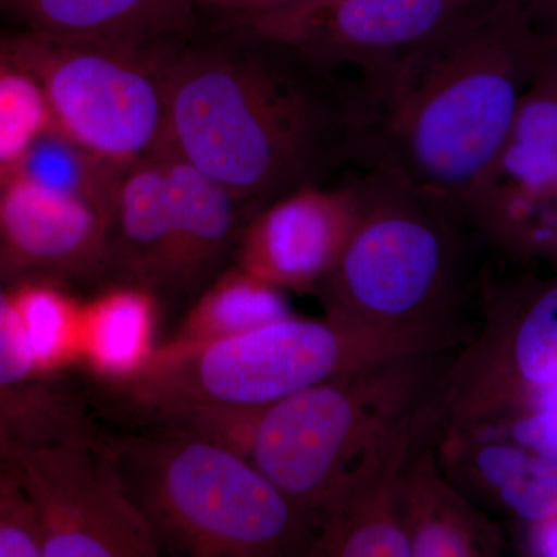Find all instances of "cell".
<instances>
[{
	"label": "cell",
	"mask_w": 557,
	"mask_h": 557,
	"mask_svg": "<svg viewBox=\"0 0 557 557\" xmlns=\"http://www.w3.org/2000/svg\"><path fill=\"white\" fill-rule=\"evenodd\" d=\"M295 2L298 0H196L201 13L211 14L212 24L258 16Z\"/></svg>",
	"instance_id": "cell-27"
},
{
	"label": "cell",
	"mask_w": 557,
	"mask_h": 557,
	"mask_svg": "<svg viewBox=\"0 0 557 557\" xmlns=\"http://www.w3.org/2000/svg\"><path fill=\"white\" fill-rule=\"evenodd\" d=\"M106 212L0 172V277L69 285L106 277Z\"/></svg>",
	"instance_id": "cell-11"
},
{
	"label": "cell",
	"mask_w": 557,
	"mask_h": 557,
	"mask_svg": "<svg viewBox=\"0 0 557 557\" xmlns=\"http://www.w3.org/2000/svg\"><path fill=\"white\" fill-rule=\"evenodd\" d=\"M62 287L51 282L10 287L25 346L40 372L51 379L79 359L81 306Z\"/></svg>",
	"instance_id": "cell-22"
},
{
	"label": "cell",
	"mask_w": 557,
	"mask_h": 557,
	"mask_svg": "<svg viewBox=\"0 0 557 557\" xmlns=\"http://www.w3.org/2000/svg\"><path fill=\"white\" fill-rule=\"evenodd\" d=\"M442 386L388 423L344 472L319 515L309 556L410 557L397 516L399 475L410 454L438 434Z\"/></svg>",
	"instance_id": "cell-10"
},
{
	"label": "cell",
	"mask_w": 557,
	"mask_h": 557,
	"mask_svg": "<svg viewBox=\"0 0 557 557\" xmlns=\"http://www.w3.org/2000/svg\"><path fill=\"white\" fill-rule=\"evenodd\" d=\"M123 168L100 159L50 127L32 143L13 170L44 188L87 201L108 212Z\"/></svg>",
	"instance_id": "cell-23"
},
{
	"label": "cell",
	"mask_w": 557,
	"mask_h": 557,
	"mask_svg": "<svg viewBox=\"0 0 557 557\" xmlns=\"http://www.w3.org/2000/svg\"><path fill=\"white\" fill-rule=\"evenodd\" d=\"M511 442L557 460V406L534 409L516 418L509 428Z\"/></svg>",
	"instance_id": "cell-26"
},
{
	"label": "cell",
	"mask_w": 557,
	"mask_h": 557,
	"mask_svg": "<svg viewBox=\"0 0 557 557\" xmlns=\"http://www.w3.org/2000/svg\"><path fill=\"white\" fill-rule=\"evenodd\" d=\"M555 53L525 0H494L401 60L364 73L357 79L355 168L391 175L467 219L523 95Z\"/></svg>",
	"instance_id": "cell-2"
},
{
	"label": "cell",
	"mask_w": 557,
	"mask_h": 557,
	"mask_svg": "<svg viewBox=\"0 0 557 557\" xmlns=\"http://www.w3.org/2000/svg\"><path fill=\"white\" fill-rule=\"evenodd\" d=\"M557 384V282L542 288L502 341H469L446 373L445 421L474 424L486 420L509 391Z\"/></svg>",
	"instance_id": "cell-13"
},
{
	"label": "cell",
	"mask_w": 557,
	"mask_h": 557,
	"mask_svg": "<svg viewBox=\"0 0 557 557\" xmlns=\"http://www.w3.org/2000/svg\"><path fill=\"white\" fill-rule=\"evenodd\" d=\"M196 0H0V32L177 53L201 32Z\"/></svg>",
	"instance_id": "cell-15"
},
{
	"label": "cell",
	"mask_w": 557,
	"mask_h": 557,
	"mask_svg": "<svg viewBox=\"0 0 557 557\" xmlns=\"http://www.w3.org/2000/svg\"><path fill=\"white\" fill-rule=\"evenodd\" d=\"M0 36L38 81L53 129L121 168L163 148L168 69L180 50L28 33Z\"/></svg>",
	"instance_id": "cell-7"
},
{
	"label": "cell",
	"mask_w": 557,
	"mask_h": 557,
	"mask_svg": "<svg viewBox=\"0 0 557 557\" xmlns=\"http://www.w3.org/2000/svg\"><path fill=\"white\" fill-rule=\"evenodd\" d=\"M289 317L284 289L234 267L222 271L205 289L171 343L231 338Z\"/></svg>",
	"instance_id": "cell-21"
},
{
	"label": "cell",
	"mask_w": 557,
	"mask_h": 557,
	"mask_svg": "<svg viewBox=\"0 0 557 557\" xmlns=\"http://www.w3.org/2000/svg\"><path fill=\"white\" fill-rule=\"evenodd\" d=\"M534 27L557 46V0H525Z\"/></svg>",
	"instance_id": "cell-28"
},
{
	"label": "cell",
	"mask_w": 557,
	"mask_h": 557,
	"mask_svg": "<svg viewBox=\"0 0 557 557\" xmlns=\"http://www.w3.org/2000/svg\"><path fill=\"white\" fill-rule=\"evenodd\" d=\"M156 318L153 293L112 284L81 307L79 358L109 384L129 380L156 350Z\"/></svg>",
	"instance_id": "cell-20"
},
{
	"label": "cell",
	"mask_w": 557,
	"mask_h": 557,
	"mask_svg": "<svg viewBox=\"0 0 557 557\" xmlns=\"http://www.w3.org/2000/svg\"><path fill=\"white\" fill-rule=\"evenodd\" d=\"M357 222L317 293L348 327L463 341L465 311L483 289L478 231L461 212L383 172L359 171Z\"/></svg>",
	"instance_id": "cell-3"
},
{
	"label": "cell",
	"mask_w": 557,
	"mask_h": 557,
	"mask_svg": "<svg viewBox=\"0 0 557 557\" xmlns=\"http://www.w3.org/2000/svg\"><path fill=\"white\" fill-rule=\"evenodd\" d=\"M454 347L445 339L289 317L200 344L168 343L129 380L112 384L141 416L163 423L189 412L260 413L298 392L395 355Z\"/></svg>",
	"instance_id": "cell-4"
},
{
	"label": "cell",
	"mask_w": 557,
	"mask_h": 557,
	"mask_svg": "<svg viewBox=\"0 0 557 557\" xmlns=\"http://www.w3.org/2000/svg\"><path fill=\"white\" fill-rule=\"evenodd\" d=\"M42 528V557H156L159 541L89 432L20 446L10 458Z\"/></svg>",
	"instance_id": "cell-8"
},
{
	"label": "cell",
	"mask_w": 557,
	"mask_h": 557,
	"mask_svg": "<svg viewBox=\"0 0 557 557\" xmlns=\"http://www.w3.org/2000/svg\"><path fill=\"white\" fill-rule=\"evenodd\" d=\"M358 209L355 177L285 194L248 219L234 267L284 292H314L346 247Z\"/></svg>",
	"instance_id": "cell-12"
},
{
	"label": "cell",
	"mask_w": 557,
	"mask_h": 557,
	"mask_svg": "<svg viewBox=\"0 0 557 557\" xmlns=\"http://www.w3.org/2000/svg\"><path fill=\"white\" fill-rule=\"evenodd\" d=\"M87 431L75 399L40 372L22 336L10 285L0 277V453Z\"/></svg>",
	"instance_id": "cell-19"
},
{
	"label": "cell",
	"mask_w": 557,
	"mask_h": 557,
	"mask_svg": "<svg viewBox=\"0 0 557 557\" xmlns=\"http://www.w3.org/2000/svg\"><path fill=\"white\" fill-rule=\"evenodd\" d=\"M50 127L38 81L0 36V172L13 170Z\"/></svg>",
	"instance_id": "cell-24"
},
{
	"label": "cell",
	"mask_w": 557,
	"mask_h": 557,
	"mask_svg": "<svg viewBox=\"0 0 557 557\" xmlns=\"http://www.w3.org/2000/svg\"><path fill=\"white\" fill-rule=\"evenodd\" d=\"M437 435L410 454L399 475L397 516L410 557L498 555L496 528L440 467Z\"/></svg>",
	"instance_id": "cell-17"
},
{
	"label": "cell",
	"mask_w": 557,
	"mask_h": 557,
	"mask_svg": "<svg viewBox=\"0 0 557 557\" xmlns=\"http://www.w3.org/2000/svg\"><path fill=\"white\" fill-rule=\"evenodd\" d=\"M42 528L11 463L0 468V557H42Z\"/></svg>",
	"instance_id": "cell-25"
},
{
	"label": "cell",
	"mask_w": 557,
	"mask_h": 557,
	"mask_svg": "<svg viewBox=\"0 0 557 557\" xmlns=\"http://www.w3.org/2000/svg\"><path fill=\"white\" fill-rule=\"evenodd\" d=\"M549 233L544 245H542V255H547L557 262V190L553 196L552 203L548 209Z\"/></svg>",
	"instance_id": "cell-29"
},
{
	"label": "cell",
	"mask_w": 557,
	"mask_h": 557,
	"mask_svg": "<svg viewBox=\"0 0 557 557\" xmlns=\"http://www.w3.org/2000/svg\"><path fill=\"white\" fill-rule=\"evenodd\" d=\"M494 0H298L258 16L222 22L260 33L336 70L361 75L401 60Z\"/></svg>",
	"instance_id": "cell-9"
},
{
	"label": "cell",
	"mask_w": 557,
	"mask_h": 557,
	"mask_svg": "<svg viewBox=\"0 0 557 557\" xmlns=\"http://www.w3.org/2000/svg\"><path fill=\"white\" fill-rule=\"evenodd\" d=\"M104 269L112 284L180 295L177 233L160 150L120 172L106 212Z\"/></svg>",
	"instance_id": "cell-14"
},
{
	"label": "cell",
	"mask_w": 557,
	"mask_h": 557,
	"mask_svg": "<svg viewBox=\"0 0 557 557\" xmlns=\"http://www.w3.org/2000/svg\"><path fill=\"white\" fill-rule=\"evenodd\" d=\"M435 449L446 478L475 505H497L536 525L557 518L556 458L454 424H442Z\"/></svg>",
	"instance_id": "cell-16"
},
{
	"label": "cell",
	"mask_w": 557,
	"mask_h": 557,
	"mask_svg": "<svg viewBox=\"0 0 557 557\" xmlns=\"http://www.w3.org/2000/svg\"><path fill=\"white\" fill-rule=\"evenodd\" d=\"M157 426L106 446L160 548L194 557L310 555L317 522L247 457Z\"/></svg>",
	"instance_id": "cell-5"
},
{
	"label": "cell",
	"mask_w": 557,
	"mask_h": 557,
	"mask_svg": "<svg viewBox=\"0 0 557 557\" xmlns=\"http://www.w3.org/2000/svg\"><path fill=\"white\" fill-rule=\"evenodd\" d=\"M166 109L164 145L256 211L355 168L357 81L247 28L190 39Z\"/></svg>",
	"instance_id": "cell-1"
},
{
	"label": "cell",
	"mask_w": 557,
	"mask_h": 557,
	"mask_svg": "<svg viewBox=\"0 0 557 557\" xmlns=\"http://www.w3.org/2000/svg\"><path fill=\"white\" fill-rule=\"evenodd\" d=\"M457 348L395 355L282 399L260 413L248 460L318 523L344 472L388 423L438 387Z\"/></svg>",
	"instance_id": "cell-6"
},
{
	"label": "cell",
	"mask_w": 557,
	"mask_h": 557,
	"mask_svg": "<svg viewBox=\"0 0 557 557\" xmlns=\"http://www.w3.org/2000/svg\"><path fill=\"white\" fill-rule=\"evenodd\" d=\"M178 245V289L194 292L234 258L242 231L256 209L237 199L166 145L160 149Z\"/></svg>",
	"instance_id": "cell-18"
},
{
	"label": "cell",
	"mask_w": 557,
	"mask_h": 557,
	"mask_svg": "<svg viewBox=\"0 0 557 557\" xmlns=\"http://www.w3.org/2000/svg\"><path fill=\"white\" fill-rule=\"evenodd\" d=\"M7 463H10L9 458L3 456L2 453H0V468L5 467Z\"/></svg>",
	"instance_id": "cell-30"
}]
</instances>
